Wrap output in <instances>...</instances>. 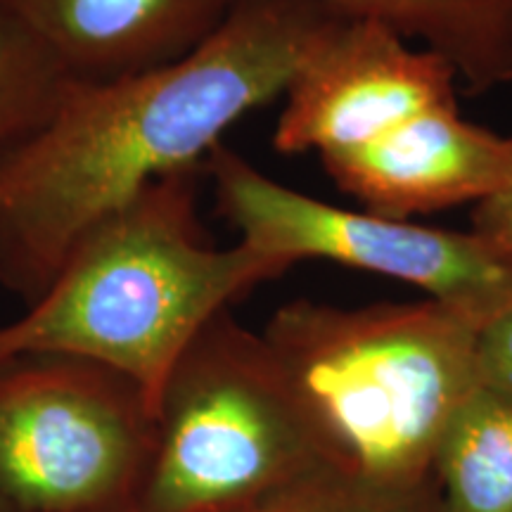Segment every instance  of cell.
Masks as SVG:
<instances>
[{
    "instance_id": "2",
    "label": "cell",
    "mask_w": 512,
    "mask_h": 512,
    "mask_svg": "<svg viewBox=\"0 0 512 512\" xmlns=\"http://www.w3.org/2000/svg\"><path fill=\"white\" fill-rule=\"evenodd\" d=\"M204 171L159 178L88 230L22 316L0 356L64 354L124 375L157 415L166 382L219 313L290 266L235 242L216 247L197 211Z\"/></svg>"
},
{
    "instance_id": "3",
    "label": "cell",
    "mask_w": 512,
    "mask_h": 512,
    "mask_svg": "<svg viewBox=\"0 0 512 512\" xmlns=\"http://www.w3.org/2000/svg\"><path fill=\"white\" fill-rule=\"evenodd\" d=\"M479 320L422 299L342 309L294 299L264 335L337 477L411 489L434 477L448 427L477 392Z\"/></svg>"
},
{
    "instance_id": "7",
    "label": "cell",
    "mask_w": 512,
    "mask_h": 512,
    "mask_svg": "<svg viewBox=\"0 0 512 512\" xmlns=\"http://www.w3.org/2000/svg\"><path fill=\"white\" fill-rule=\"evenodd\" d=\"M283 98L275 150L325 159L425 112L458 107V74L392 29L339 17Z\"/></svg>"
},
{
    "instance_id": "5",
    "label": "cell",
    "mask_w": 512,
    "mask_h": 512,
    "mask_svg": "<svg viewBox=\"0 0 512 512\" xmlns=\"http://www.w3.org/2000/svg\"><path fill=\"white\" fill-rule=\"evenodd\" d=\"M157 415L138 384L64 354L0 356V505L136 512Z\"/></svg>"
},
{
    "instance_id": "12",
    "label": "cell",
    "mask_w": 512,
    "mask_h": 512,
    "mask_svg": "<svg viewBox=\"0 0 512 512\" xmlns=\"http://www.w3.org/2000/svg\"><path fill=\"white\" fill-rule=\"evenodd\" d=\"M76 79L0 5V155L48 119Z\"/></svg>"
},
{
    "instance_id": "14",
    "label": "cell",
    "mask_w": 512,
    "mask_h": 512,
    "mask_svg": "<svg viewBox=\"0 0 512 512\" xmlns=\"http://www.w3.org/2000/svg\"><path fill=\"white\" fill-rule=\"evenodd\" d=\"M477 370L482 389L512 401V297L479 323Z\"/></svg>"
},
{
    "instance_id": "6",
    "label": "cell",
    "mask_w": 512,
    "mask_h": 512,
    "mask_svg": "<svg viewBox=\"0 0 512 512\" xmlns=\"http://www.w3.org/2000/svg\"><path fill=\"white\" fill-rule=\"evenodd\" d=\"M204 178L216 211L242 245L294 266L323 259L413 285L479 323L512 297V264L475 230H446L320 202L287 188L226 143L211 152Z\"/></svg>"
},
{
    "instance_id": "1",
    "label": "cell",
    "mask_w": 512,
    "mask_h": 512,
    "mask_svg": "<svg viewBox=\"0 0 512 512\" xmlns=\"http://www.w3.org/2000/svg\"><path fill=\"white\" fill-rule=\"evenodd\" d=\"M339 17L320 0H238L174 62L74 81L0 155V285L29 306L102 219L159 178L204 171L230 126L283 98Z\"/></svg>"
},
{
    "instance_id": "16",
    "label": "cell",
    "mask_w": 512,
    "mask_h": 512,
    "mask_svg": "<svg viewBox=\"0 0 512 512\" xmlns=\"http://www.w3.org/2000/svg\"><path fill=\"white\" fill-rule=\"evenodd\" d=\"M0 512H8V510H5V508H3V505H0Z\"/></svg>"
},
{
    "instance_id": "13",
    "label": "cell",
    "mask_w": 512,
    "mask_h": 512,
    "mask_svg": "<svg viewBox=\"0 0 512 512\" xmlns=\"http://www.w3.org/2000/svg\"><path fill=\"white\" fill-rule=\"evenodd\" d=\"M285 512H444V505L434 477L411 489H377L332 477Z\"/></svg>"
},
{
    "instance_id": "9",
    "label": "cell",
    "mask_w": 512,
    "mask_h": 512,
    "mask_svg": "<svg viewBox=\"0 0 512 512\" xmlns=\"http://www.w3.org/2000/svg\"><path fill=\"white\" fill-rule=\"evenodd\" d=\"M76 81L162 67L209 38L238 0H0Z\"/></svg>"
},
{
    "instance_id": "10",
    "label": "cell",
    "mask_w": 512,
    "mask_h": 512,
    "mask_svg": "<svg viewBox=\"0 0 512 512\" xmlns=\"http://www.w3.org/2000/svg\"><path fill=\"white\" fill-rule=\"evenodd\" d=\"M451 62L470 93L512 83V0H320Z\"/></svg>"
},
{
    "instance_id": "15",
    "label": "cell",
    "mask_w": 512,
    "mask_h": 512,
    "mask_svg": "<svg viewBox=\"0 0 512 512\" xmlns=\"http://www.w3.org/2000/svg\"><path fill=\"white\" fill-rule=\"evenodd\" d=\"M472 230L512 264V190L479 202L472 211Z\"/></svg>"
},
{
    "instance_id": "17",
    "label": "cell",
    "mask_w": 512,
    "mask_h": 512,
    "mask_svg": "<svg viewBox=\"0 0 512 512\" xmlns=\"http://www.w3.org/2000/svg\"><path fill=\"white\" fill-rule=\"evenodd\" d=\"M131 512H133V510H131Z\"/></svg>"
},
{
    "instance_id": "4",
    "label": "cell",
    "mask_w": 512,
    "mask_h": 512,
    "mask_svg": "<svg viewBox=\"0 0 512 512\" xmlns=\"http://www.w3.org/2000/svg\"><path fill=\"white\" fill-rule=\"evenodd\" d=\"M332 477L264 335L219 313L159 396L136 512H285Z\"/></svg>"
},
{
    "instance_id": "11",
    "label": "cell",
    "mask_w": 512,
    "mask_h": 512,
    "mask_svg": "<svg viewBox=\"0 0 512 512\" xmlns=\"http://www.w3.org/2000/svg\"><path fill=\"white\" fill-rule=\"evenodd\" d=\"M444 512H512V401L479 387L434 460Z\"/></svg>"
},
{
    "instance_id": "8",
    "label": "cell",
    "mask_w": 512,
    "mask_h": 512,
    "mask_svg": "<svg viewBox=\"0 0 512 512\" xmlns=\"http://www.w3.org/2000/svg\"><path fill=\"white\" fill-rule=\"evenodd\" d=\"M320 164L366 211L413 221L458 204L477 207L512 190V136H498L460 117L458 107H446Z\"/></svg>"
}]
</instances>
